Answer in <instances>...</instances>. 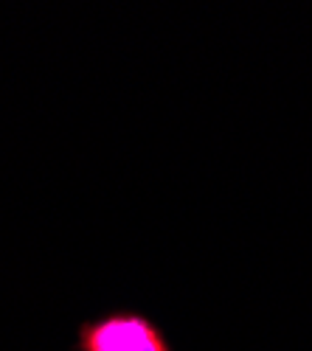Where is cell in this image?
Listing matches in <instances>:
<instances>
[{
    "label": "cell",
    "mask_w": 312,
    "mask_h": 351,
    "mask_svg": "<svg viewBox=\"0 0 312 351\" xmlns=\"http://www.w3.org/2000/svg\"><path fill=\"white\" fill-rule=\"evenodd\" d=\"M73 351H175V346L152 315L110 309L76 326Z\"/></svg>",
    "instance_id": "1"
}]
</instances>
